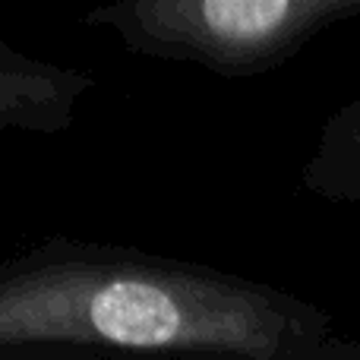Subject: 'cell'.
I'll use <instances>...</instances> for the list:
<instances>
[{"label":"cell","instance_id":"obj_6","mask_svg":"<svg viewBox=\"0 0 360 360\" xmlns=\"http://www.w3.org/2000/svg\"><path fill=\"white\" fill-rule=\"evenodd\" d=\"M0 360H92V357L57 354V351H29V348H0Z\"/></svg>","mask_w":360,"mask_h":360},{"label":"cell","instance_id":"obj_3","mask_svg":"<svg viewBox=\"0 0 360 360\" xmlns=\"http://www.w3.org/2000/svg\"><path fill=\"white\" fill-rule=\"evenodd\" d=\"M92 89V73L38 60L0 35V133L54 136L70 130Z\"/></svg>","mask_w":360,"mask_h":360},{"label":"cell","instance_id":"obj_5","mask_svg":"<svg viewBox=\"0 0 360 360\" xmlns=\"http://www.w3.org/2000/svg\"><path fill=\"white\" fill-rule=\"evenodd\" d=\"M297 360H360V342L357 338L329 335L326 342H319L316 348H310Z\"/></svg>","mask_w":360,"mask_h":360},{"label":"cell","instance_id":"obj_4","mask_svg":"<svg viewBox=\"0 0 360 360\" xmlns=\"http://www.w3.org/2000/svg\"><path fill=\"white\" fill-rule=\"evenodd\" d=\"M300 184L326 202H360V95L329 114L300 168Z\"/></svg>","mask_w":360,"mask_h":360},{"label":"cell","instance_id":"obj_1","mask_svg":"<svg viewBox=\"0 0 360 360\" xmlns=\"http://www.w3.org/2000/svg\"><path fill=\"white\" fill-rule=\"evenodd\" d=\"M332 316L291 291L120 243L51 237L0 259V348L92 360H297Z\"/></svg>","mask_w":360,"mask_h":360},{"label":"cell","instance_id":"obj_2","mask_svg":"<svg viewBox=\"0 0 360 360\" xmlns=\"http://www.w3.org/2000/svg\"><path fill=\"white\" fill-rule=\"evenodd\" d=\"M360 19V0H124L86 13L130 54L196 63L224 79L285 67L313 38Z\"/></svg>","mask_w":360,"mask_h":360}]
</instances>
